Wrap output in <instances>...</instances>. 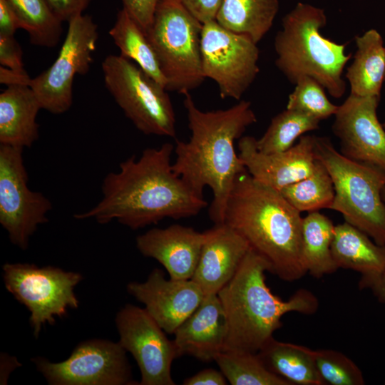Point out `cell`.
Listing matches in <instances>:
<instances>
[{
	"label": "cell",
	"mask_w": 385,
	"mask_h": 385,
	"mask_svg": "<svg viewBox=\"0 0 385 385\" xmlns=\"http://www.w3.org/2000/svg\"><path fill=\"white\" fill-rule=\"evenodd\" d=\"M356 51L345 74L350 94L380 98L385 79V46L376 29H369L355 37Z\"/></svg>",
	"instance_id": "obj_23"
},
{
	"label": "cell",
	"mask_w": 385,
	"mask_h": 385,
	"mask_svg": "<svg viewBox=\"0 0 385 385\" xmlns=\"http://www.w3.org/2000/svg\"><path fill=\"white\" fill-rule=\"evenodd\" d=\"M31 44L53 48L63 32L62 21L56 16L46 0H8Z\"/></svg>",
	"instance_id": "obj_29"
},
{
	"label": "cell",
	"mask_w": 385,
	"mask_h": 385,
	"mask_svg": "<svg viewBox=\"0 0 385 385\" xmlns=\"http://www.w3.org/2000/svg\"><path fill=\"white\" fill-rule=\"evenodd\" d=\"M302 219L280 192L245 171L231 190L223 223L246 240L267 262L270 272L293 282L307 274L301 252Z\"/></svg>",
	"instance_id": "obj_3"
},
{
	"label": "cell",
	"mask_w": 385,
	"mask_h": 385,
	"mask_svg": "<svg viewBox=\"0 0 385 385\" xmlns=\"http://www.w3.org/2000/svg\"><path fill=\"white\" fill-rule=\"evenodd\" d=\"M202 24L179 0H159L145 32L166 79V90L181 94L198 88L205 78L200 51Z\"/></svg>",
	"instance_id": "obj_7"
},
{
	"label": "cell",
	"mask_w": 385,
	"mask_h": 385,
	"mask_svg": "<svg viewBox=\"0 0 385 385\" xmlns=\"http://www.w3.org/2000/svg\"><path fill=\"white\" fill-rule=\"evenodd\" d=\"M56 16L62 22H69L83 14L92 0H46Z\"/></svg>",
	"instance_id": "obj_37"
},
{
	"label": "cell",
	"mask_w": 385,
	"mask_h": 385,
	"mask_svg": "<svg viewBox=\"0 0 385 385\" xmlns=\"http://www.w3.org/2000/svg\"><path fill=\"white\" fill-rule=\"evenodd\" d=\"M225 312L217 294L205 295L195 311L175 332L179 356L214 361L223 349L226 337Z\"/></svg>",
	"instance_id": "obj_20"
},
{
	"label": "cell",
	"mask_w": 385,
	"mask_h": 385,
	"mask_svg": "<svg viewBox=\"0 0 385 385\" xmlns=\"http://www.w3.org/2000/svg\"><path fill=\"white\" fill-rule=\"evenodd\" d=\"M279 0H222L215 20L258 43L272 28Z\"/></svg>",
	"instance_id": "obj_25"
},
{
	"label": "cell",
	"mask_w": 385,
	"mask_h": 385,
	"mask_svg": "<svg viewBox=\"0 0 385 385\" xmlns=\"http://www.w3.org/2000/svg\"><path fill=\"white\" fill-rule=\"evenodd\" d=\"M227 381L222 373L214 369H205L185 379L184 385H225Z\"/></svg>",
	"instance_id": "obj_39"
},
{
	"label": "cell",
	"mask_w": 385,
	"mask_h": 385,
	"mask_svg": "<svg viewBox=\"0 0 385 385\" xmlns=\"http://www.w3.org/2000/svg\"><path fill=\"white\" fill-rule=\"evenodd\" d=\"M314 150L334 183L335 195L330 210L340 212L345 222L376 243L385 245V203L381 195L385 175L346 158L327 137L314 136Z\"/></svg>",
	"instance_id": "obj_6"
},
{
	"label": "cell",
	"mask_w": 385,
	"mask_h": 385,
	"mask_svg": "<svg viewBox=\"0 0 385 385\" xmlns=\"http://www.w3.org/2000/svg\"><path fill=\"white\" fill-rule=\"evenodd\" d=\"M159 0H121L123 7L145 31L150 26Z\"/></svg>",
	"instance_id": "obj_35"
},
{
	"label": "cell",
	"mask_w": 385,
	"mask_h": 385,
	"mask_svg": "<svg viewBox=\"0 0 385 385\" xmlns=\"http://www.w3.org/2000/svg\"><path fill=\"white\" fill-rule=\"evenodd\" d=\"M174 146L145 149L119 165L117 172L104 178L101 200L90 210L74 215L77 220L93 219L99 224L113 220L138 230L165 218L197 215L207 205L173 170Z\"/></svg>",
	"instance_id": "obj_1"
},
{
	"label": "cell",
	"mask_w": 385,
	"mask_h": 385,
	"mask_svg": "<svg viewBox=\"0 0 385 385\" xmlns=\"http://www.w3.org/2000/svg\"><path fill=\"white\" fill-rule=\"evenodd\" d=\"M279 192L299 212L330 209L335 195L332 179L318 159L307 177L284 187Z\"/></svg>",
	"instance_id": "obj_28"
},
{
	"label": "cell",
	"mask_w": 385,
	"mask_h": 385,
	"mask_svg": "<svg viewBox=\"0 0 385 385\" xmlns=\"http://www.w3.org/2000/svg\"><path fill=\"white\" fill-rule=\"evenodd\" d=\"M22 50L14 36L0 35V64L16 71H24Z\"/></svg>",
	"instance_id": "obj_34"
},
{
	"label": "cell",
	"mask_w": 385,
	"mask_h": 385,
	"mask_svg": "<svg viewBox=\"0 0 385 385\" xmlns=\"http://www.w3.org/2000/svg\"><path fill=\"white\" fill-rule=\"evenodd\" d=\"M41 105L29 86H9L0 93V145L31 148L39 136Z\"/></svg>",
	"instance_id": "obj_21"
},
{
	"label": "cell",
	"mask_w": 385,
	"mask_h": 385,
	"mask_svg": "<svg viewBox=\"0 0 385 385\" xmlns=\"http://www.w3.org/2000/svg\"><path fill=\"white\" fill-rule=\"evenodd\" d=\"M32 78L29 77L27 72L16 71L0 66V82L2 84L9 86H30Z\"/></svg>",
	"instance_id": "obj_41"
},
{
	"label": "cell",
	"mask_w": 385,
	"mask_h": 385,
	"mask_svg": "<svg viewBox=\"0 0 385 385\" xmlns=\"http://www.w3.org/2000/svg\"><path fill=\"white\" fill-rule=\"evenodd\" d=\"M209 230L200 232L174 224L152 228L136 237V247L145 257L160 263L173 279H192Z\"/></svg>",
	"instance_id": "obj_18"
},
{
	"label": "cell",
	"mask_w": 385,
	"mask_h": 385,
	"mask_svg": "<svg viewBox=\"0 0 385 385\" xmlns=\"http://www.w3.org/2000/svg\"><path fill=\"white\" fill-rule=\"evenodd\" d=\"M385 384V383H384Z\"/></svg>",
	"instance_id": "obj_44"
},
{
	"label": "cell",
	"mask_w": 385,
	"mask_h": 385,
	"mask_svg": "<svg viewBox=\"0 0 385 385\" xmlns=\"http://www.w3.org/2000/svg\"><path fill=\"white\" fill-rule=\"evenodd\" d=\"M383 126H384V128H385V120H384V123H383Z\"/></svg>",
	"instance_id": "obj_43"
},
{
	"label": "cell",
	"mask_w": 385,
	"mask_h": 385,
	"mask_svg": "<svg viewBox=\"0 0 385 385\" xmlns=\"http://www.w3.org/2000/svg\"><path fill=\"white\" fill-rule=\"evenodd\" d=\"M294 85L289 95L287 108L304 112L320 120L335 115L339 106L329 100L325 89L316 80L302 76Z\"/></svg>",
	"instance_id": "obj_32"
},
{
	"label": "cell",
	"mask_w": 385,
	"mask_h": 385,
	"mask_svg": "<svg viewBox=\"0 0 385 385\" xmlns=\"http://www.w3.org/2000/svg\"><path fill=\"white\" fill-rule=\"evenodd\" d=\"M359 287L370 289L377 300L385 304V269L376 276L361 277Z\"/></svg>",
	"instance_id": "obj_40"
},
{
	"label": "cell",
	"mask_w": 385,
	"mask_h": 385,
	"mask_svg": "<svg viewBox=\"0 0 385 385\" xmlns=\"http://www.w3.org/2000/svg\"><path fill=\"white\" fill-rule=\"evenodd\" d=\"M126 351L120 343L103 339L80 342L64 361L41 356L31 361L49 385H134Z\"/></svg>",
	"instance_id": "obj_13"
},
{
	"label": "cell",
	"mask_w": 385,
	"mask_h": 385,
	"mask_svg": "<svg viewBox=\"0 0 385 385\" xmlns=\"http://www.w3.org/2000/svg\"><path fill=\"white\" fill-rule=\"evenodd\" d=\"M381 195H382V199L385 203V186L382 189Z\"/></svg>",
	"instance_id": "obj_42"
},
{
	"label": "cell",
	"mask_w": 385,
	"mask_h": 385,
	"mask_svg": "<svg viewBox=\"0 0 385 385\" xmlns=\"http://www.w3.org/2000/svg\"><path fill=\"white\" fill-rule=\"evenodd\" d=\"M202 24L215 20L222 0H179Z\"/></svg>",
	"instance_id": "obj_36"
},
{
	"label": "cell",
	"mask_w": 385,
	"mask_h": 385,
	"mask_svg": "<svg viewBox=\"0 0 385 385\" xmlns=\"http://www.w3.org/2000/svg\"><path fill=\"white\" fill-rule=\"evenodd\" d=\"M102 71L107 90L138 130L175 138V113L164 87L120 55L107 56Z\"/></svg>",
	"instance_id": "obj_8"
},
{
	"label": "cell",
	"mask_w": 385,
	"mask_h": 385,
	"mask_svg": "<svg viewBox=\"0 0 385 385\" xmlns=\"http://www.w3.org/2000/svg\"><path fill=\"white\" fill-rule=\"evenodd\" d=\"M257 354L268 370L290 385H324L317 369L314 350L272 337Z\"/></svg>",
	"instance_id": "obj_24"
},
{
	"label": "cell",
	"mask_w": 385,
	"mask_h": 385,
	"mask_svg": "<svg viewBox=\"0 0 385 385\" xmlns=\"http://www.w3.org/2000/svg\"><path fill=\"white\" fill-rule=\"evenodd\" d=\"M109 34L120 56L134 61L166 89L167 81L152 45L143 29L123 7L118 11Z\"/></svg>",
	"instance_id": "obj_27"
},
{
	"label": "cell",
	"mask_w": 385,
	"mask_h": 385,
	"mask_svg": "<svg viewBox=\"0 0 385 385\" xmlns=\"http://www.w3.org/2000/svg\"><path fill=\"white\" fill-rule=\"evenodd\" d=\"M118 342L131 354L140 372V385H174L173 360L179 357L174 340L145 308L125 304L116 314Z\"/></svg>",
	"instance_id": "obj_14"
},
{
	"label": "cell",
	"mask_w": 385,
	"mask_h": 385,
	"mask_svg": "<svg viewBox=\"0 0 385 385\" xmlns=\"http://www.w3.org/2000/svg\"><path fill=\"white\" fill-rule=\"evenodd\" d=\"M320 122L304 112L286 108L272 118L265 133L256 140L257 148L265 153L287 150L301 136L319 128Z\"/></svg>",
	"instance_id": "obj_30"
},
{
	"label": "cell",
	"mask_w": 385,
	"mask_h": 385,
	"mask_svg": "<svg viewBox=\"0 0 385 385\" xmlns=\"http://www.w3.org/2000/svg\"><path fill=\"white\" fill-rule=\"evenodd\" d=\"M127 292L143 304L149 314L169 334L175 333L205 296L192 279H166L163 272L157 268L145 282L128 283Z\"/></svg>",
	"instance_id": "obj_16"
},
{
	"label": "cell",
	"mask_w": 385,
	"mask_h": 385,
	"mask_svg": "<svg viewBox=\"0 0 385 385\" xmlns=\"http://www.w3.org/2000/svg\"><path fill=\"white\" fill-rule=\"evenodd\" d=\"M334 227L332 221L319 211L309 212L302 219V262L307 272L315 278L333 274L339 269L331 249Z\"/></svg>",
	"instance_id": "obj_26"
},
{
	"label": "cell",
	"mask_w": 385,
	"mask_h": 385,
	"mask_svg": "<svg viewBox=\"0 0 385 385\" xmlns=\"http://www.w3.org/2000/svg\"><path fill=\"white\" fill-rule=\"evenodd\" d=\"M379 99L349 94L334 115L332 131L342 155L385 175V128L377 116Z\"/></svg>",
	"instance_id": "obj_15"
},
{
	"label": "cell",
	"mask_w": 385,
	"mask_h": 385,
	"mask_svg": "<svg viewBox=\"0 0 385 385\" xmlns=\"http://www.w3.org/2000/svg\"><path fill=\"white\" fill-rule=\"evenodd\" d=\"M331 249L338 268L356 271L361 277L376 276L385 269V245L346 222L335 226Z\"/></svg>",
	"instance_id": "obj_22"
},
{
	"label": "cell",
	"mask_w": 385,
	"mask_h": 385,
	"mask_svg": "<svg viewBox=\"0 0 385 385\" xmlns=\"http://www.w3.org/2000/svg\"><path fill=\"white\" fill-rule=\"evenodd\" d=\"M2 270L6 289L30 312L29 322L36 338L45 324L53 325L69 309L79 307L74 292L83 280L79 272L29 263H5Z\"/></svg>",
	"instance_id": "obj_9"
},
{
	"label": "cell",
	"mask_w": 385,
	"mask_h": 385,
	"mask_svg": "<svg viewBox=\"0 0 385 385\" xmlns=\"http://www.w3.org/2000/svg\"><path fill=\"white\" fill-rule=\"evenodd\" d=\"M23 150L0 145V224L11 242L26 250L38 227L48 222L52 204L29 188Z\"/></svg>",
	"instance_id": "obj_12"
},
{
	"label": "cell",
	"mask_w": 385,
	"mask_h": 385,
	"mask_svg": "<svg viewBox=\"0 0 385 385\" xmlns=\"http://www.w3.org/2000/svg\"><path fill=\"white\" fill-rule=\"evenodd\" d=\"M21 22L8 0H0V35L14 36Z\"/></svg>",
	"instance_id": "obj_38"
},
{
	"label": "cell",
	"mask_w": 385,
	"mask_h": 385,
	"mask_svg": "<svg viewBox=\"0 0 385 385\" xmlns=\"http://www.w3.org/2000/svg\"><path fill=\"white\" fill-rule=\"evenodd\" d=\"M184 96L191 135L188 142L176 140L173 168L197 195L203 197L205 188H211L209 217L215 225L222 224L233 185L247 171L235 151V141L257 122V116L247 101L224 110L202 111L190 93Z\"/></svg>",
	"instance_id": "obj_2"
},
{
	"label": "cell",
	"mask_w": 385,
	"mask_h": 385,
	"mask_svg": "<svg viewBox=\"0 0 385 385\" xmlns=\"http://www.w3.org/2000/svg\"><path fill=\"white\" fill-rule=\"evenodd\" d=\"M249 37L232 32L216 20L202 24L200 41L205 78L217 85L222 98L239 101L257 78L260 51Z\"/></svg>",
	"instance_id": "obj_11"
},
{
	"label": "cell",
	"mask_w": 385,
	"mask_h": 385,
	"mask_svg": "<svg viewBox=\"0 0 385 385\" xmlns=\"http://www.w3.org/2000/svg\"><path fill=\"white\" fill-rule=\"evenodd\" d=\"M267 262L250 249L233 277L219 291L226 319V337L222 351L257 353L282 326L288 312L313 314L319 308L317 297L299 289L286 301L267 287Z\"/></svg>",
	"instance_id": "obj_4"
},
{
	"label": "cell",
	"mask_w": 385,
	"mask_h": 385,
	"mask_svg": "<svg viewBox=\"0 0 385 385\" xmlns=\"http://www.w3.org/2000/svg\"><path fill=\"white\" fill-rule=\"evenodd\" d=\"M208 230L192 277L205 295L217 294L233 277L250 250L246 240L224 223Z\"/></svg>",
	"instance_id": "obj_19"
},
{
	"label": "cell",
	"mask_w": 385,
	"mask_h": 385,
	"mask_svg": "<svg viewBox=\"0 0 385 385\" xmlns=\"http://www.w3.org/2000/svg\"><path fill=\"white\" fill-rule=\"evenodd\" d=\"M68 24L58 57L29 86L41 109L53 114H62L71 107L74 77L88 72L98 38V26L89 15H78Z\"/></svg>",
	"instance_id": "obj_10"
},
{
	"label": "cell",
	"mask_w": 385,
	"mask_h": 385,
	"mask_svg": "<svg viewBox=\"0 0 385 385\" xmlns=\"http://www.w3.org/2000/svg\"><path fill=\"white\" fill-rule=\"evenodd\" d=\"M327 21L324 9L298 3L284 16L282 29L275 35V66L290 83L309 76L331 96L340 98L346 91L342 74L351 54L345 53L346 43L322 35Z\"/></svg>",
	"instance_id": "obj_5"
},
{
	"label": "cell",
	"mask_w": 385,
	"mask_h": 385,
	"mask_svg": "<svg viewBox=\"0 0 385 385\" xmlns=\"http://www.w3.org/2000/svg\"><path fill=\"white\" fill-rule=\"evenodd\" d=\"M318 373L324 385H364L358 366L344 354L332 349L314 350Z\"/></svg>",
	"instance_id": "obj_33"
},
{
	"label": "cell",
	"mask_w": 385,
	"mask_h": 385,
	"mask_svg": "<svg viewBox=\"0 0 385 385\" xmlns=\"http://www.w3.org/2000/svg\"><path fill=\"white\" fill-rule=\"evenodd\" d=\"M214 361L232 385H290L271 372L257 353L246 351H222Z\"/></svg>",
	"instance_id": "obj_31"
},
{
	"label": "cell",
	"mask_w": 385,
	"mask_h": 385,
	"mask_svg": "<svg viewBox=\"0 0 385 385\" xmlns=\"http://www.w3.org/2000/svg\"><path fill=\"white\" fill-rule=\"evenodd\" d=\"M256 140L252 136H242L238 142V155L257 182L279 192L312 172L317 160L314 135L304 134L289 149L272 153L259 151Z\"/></svg>",
	"instance_id": "obj_17"
}]
</instances>
